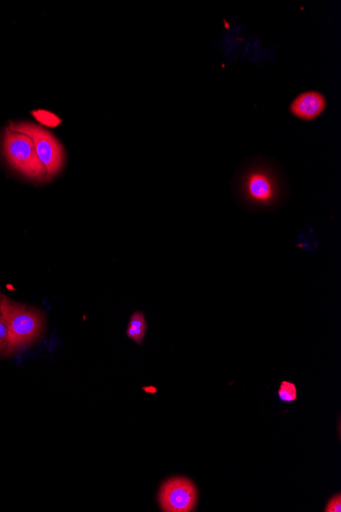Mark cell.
Segmentation results:
<instances>
[{
	"instance_id": "1",
	"label": "cell",
	"mask_w": 341,
	"mask_h": 512,
	"mask_svg": "<svg viewBox=\"0 0 341 512\" xmlns=\"http://www.w3.org/2000/svg\"><path fill=\"white\" fill-rule=\"evenodd\" d=\"M0 314L3 315L9 330V356L31 346L43 332L42 313L33 307L17 303L7 296H3L0 303Z\"/></svg>"
},
{
	"instance_id": "2",
	"label": "cell",
	"mask_w": 341,
	"mask_h": 512,
	"mask_svg": "<svg viewBox=\"0 0 341 512\" xmlns=\"http://www.w3.org/2000/svg\"><path fill=\"white\" fill-rule=\"evenodd\" d=\"M238 190L242 199L256 208L275 206L282 193L277 174L262 165L250 167L242 174Z\"/></svg>"
},
{
	"instance_id": "3",
	"label": "cell",
	"mask_w": 341,
	"mask_h": 512,
	"mask_svg": "<svg viewBox=\"0 0 341 512\" xmlns=\"http://www.w3.org/2000/svg\"><path fill=\"white\" fill-rule=\"evenodd\" d=\"M3 154L10 166L26 178L36 182L46 181V169L28 135L8 127L4 135Z\"/></svg>"
},
{
	"instance_id": "4",
	"label": "cell",
	"mask_w": 341,
	"mask_h": 512,
	"mask_svg": "<svg viewBox=\"0 0 341 512\" xmlns=\"http://www.w3.org/2000/svg\"><path fill=\"white\" fill-rule=\"evenodd\" d=\"M9 128L32 139L37 156L46 169V181L61 173L65 165V149L52 132L29 122L11 123Z\"/></svg>"
},
{
	"instance_id": "5",
	"label": "cell",
	"mask_w": 341,
	"mask_h": 512,
	"mask_svg": "<svg viewBox=\"0 0 341 512\" xmlns=\"http://www.w3.org/2000/svg\"><path fill=\"white\" fill-rule=\"evenodd\" d=\"M198 491L186 478H173L163 484L159 502L165 512H190L196 508Z\"/></svg>"
},
{
	"instance_id": "6",
	"label": "cell",
	"mask_w": 341,
	"mask_h": 512,
	"mask_svg": "<svg viewBox=\"0 0 341 512\" xmlns=\"http://www.w3.org/2000/svg\"><path fill=\"white\" fill-rule=\"evenodd\" d=\"M326 98L319 91L302 92L290 105V112L297 118L311 121L318 118L326 109Z\"/></svg>"
},
{
	"instance_id": "7",
	"label": "cell",
	"mask_w": 341,
	"mask_h": 512,
	"mask_svg": "<svg viewBox=\"0 0 341 512\" xmlns=\"http://www.w3.org/2000/svg\"><path fill=\"white\" fill-rule=\"evenodd\" d=\"M148 329V322H146L143 312L136 311L130 317L126 334L137 345H142Z\"/></svg>"
},
{
	"instance_id": "8",
	"label": "cell",
	"mask_w": 341,
	"mask_h": 512,
	"mask_svg": "<svg viewBox=\"0 0 341 512\" xmlns=\"http://www.w3.org/2000/svg\"><path fill=\"white\" fill-rule=\"evenodd\" d=\"M278 396L283 402H295L298 399V391L295 384L282 382L278 391Z\"/></svg>"
},
{
	"instance_id": "9",
	"label": "cell",
	"mask_w": 341,
	"mask_h": 512,
	"mask_svg": "<svg viewBox=\"0 0 341 512\" xmlns=\"http://www.w3.org/2000/svg\"><path fill=\"white\" fill-rule=\"evenodd\" d=\"M32 115L43 126L56 127L62 122L58 116L44 110L34 111Z\"/></svg>"
},
{
	"instance_id": "10",
	"label": "cell",
	"mask_w": 341,
	"mask_h": 512,
	"mask_svg": "<svg viewBox=\"0 0 341 512\" xmlns=\"http://www.w3.org/2000/svg\"><path fill=\"white\" fill-rule=\"evenodd\" d=\"M10 337L7 323L2 314H0V356H9Z\"/></svg>"
},
{
	"instance_id": "11",
	"label": "cell",
	"mask_w": 341,
	"mask_h": 512,
	"mask_svg": "<svg viewBox=\"0 0 341 512\" xmlns=\"http://www.w3.org/2000/svg\"><path fill=\"white\" fill-rule=\"evenodd\" d=\"M325 512H340L341 511V495L333 496L325 507Z\"/></svg>"
},
{
	"instance_id": "12",
	"label": "cell",
	"mask_w": 341,
	"mask_h": 512,
	"mask_svg": "<svg viewBox=\"0 0 341 512\" xmlns=\"http://www.w3.org/2000/svg\"><path fill=\"white\" fill-rule=\"evenodd\" d=\"M3 296L4 295L2 293H0V303H2Z\"/></svg>"
}]
</instances>
